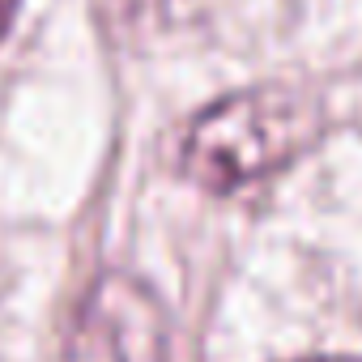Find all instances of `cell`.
Segmentation results:
<instances>
[{
    "mask_svg": "<svg viewBox=\"0 0 362 362\" xmlns=\"http://www.w3.org/2000/svg\"><path fill=\"white\" fill-rule=\"evenodd\" d=\"M69 362H166V315L128 273H103L81 298Z\"/></svg>",
    "mask_w": 362,
    "mask_h": 362,
    "instance_id": "7a4b0ae2",
    "label": "cell"
},
{
    "mask_svg": "<svg viewBox=\"0 0 362 362\" xmlns=\"http://www.w3.org/2000/svg\"><path fill=\"white\" fill-rule=\"evenodd\" d=\"M13 9H18V0H0V35L9 30V18H13Z\"/></svg>",
    "mask_w": 362,
    "mask_h": 362,
    "instance_id": "3957f363",
    "label": "cell"
},
{
    "mask_svg": "<svg viewBox=\"0 0 362 362\" xmlns=\"http://www.w3.org/2000/svg\"><path fill=\"white\" fill-rule=\"evenodd\" d=\"M324 128L315 98L264 86L214 103L184 141V170L209 192H239L290 166Z\"/></svg>",
    "mask_w": 362,
    "mask_h": 362,
    "instance_id": "6da1fadb",
    "label": "cell"
},
{
    "mask_svg": "<svg viewBox=\"0 0 362 362\" xmlns=\"http://www.w3.org/2000/svg\"><path fill=\"white\" fill-rule=\"evenodd\" d=\"M303 362H358V358H303Z\"/></svg>",
    "mask_w": 362,
    "mask_h": 362,
    "instance_id": "277c9868",
    "label": "cell"
}]
</instances>
